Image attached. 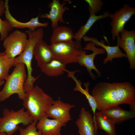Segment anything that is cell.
<instances>
[{"label": "cell", "mask_w": 135, "mask_h": 135, "mask_svg": "<svg viewBox=\"0 0 135 135\" xmlns=\"http://www.w3.org/2000/svg\"><path fill=\"white\" fill-rule=\"evenodd\" d=\"M84 50H91L93 53L87 54L85 51L83 50L78 57L77 62L81 66H84L86 68L90 76L93 80H95L96 76L92 72V70H94L96 72L99 76L101 75L100 72L96 68L94 63V60L96 56L98 54H104L106 52L103 48H96L95 44L93 42H90L83 48Z\"/></svg>", "instance_id": "obj_9"}, {"label": "cell", "mask_w": 135, "mask_h": 135, "mask_svg": "<svg viewBox=\"0 0 135 135\" xmlns=\"http://www.w3.org/2000/svg\"><path fill=\"white\" fill-rule=\"evenodd\" d=\"M27 32L29 37L26 47L22 54L14 58V64L15 66L18 63H23L27 68V77L24 87L26 93L34 88V84L39 76L35 78L32 76V62L34 46L37 42L43 39L44 36L42 32L38 29L33 30L28 29Z\"/></svg>", "instance_id": "obj_3"}, {"label": "cell", "mask_w": 135, "mask_h": 135, "mask_svg": "<svg viewBox=\"0 0 135 135\" xmlns=\"http://www.w3.org/2000/svg\"><path fill=\"white\" fill-rule=\"evenodd\" d=\"M135 14V8L126 4H124L122 7L114 12L110 13L109 17L111 20V33L113 40L120 36V33L124 29L125 24Z\"/></svg>", "instance_id": "obj_8"}, {"label": "cell", "mask_w": 135, "mask_h": 135, "mask_svg": "<svg viewBox=\"0 0 135 135\" xmlns=\"http://www.w3.org/2000/svg\"><path fill=\"white\" fill-rule=\"evenodd\" d=\"M117 37L120 47L125 52L131 70L135 68V30L125 29Z\"/></svg>", "instance_id": "obj_10"}, {"label": "cell", "mask_w": 135, "mask_h": 135, "mask_svg": "<svg viewBox=\"0 0 135 135\" xmlns=\"http://www.w3.org/2000/svg\"><path fill=\"white\" fill-rule=\"evenodd\" d=\"M66 67V64L54 59L40 68L41 72L46 75L55 77L64 74Z\"/></svg>", "instance_id": "obj_23"}, {"label": "cell", "mask_w": 135, "mask_h": 135, "mask_svg": "<svg viewBox=\"0 0 135 135\" xmlns=\"http://www.w3.org/2000/svg\"><path fill=\"white\" fill-rule=\"evenodd\" d=\"M33 56L40 68L54 59V55L50 46L43 39L37 42L33 50Z\"/></svg>", "instance_id": "obj_16"}, {"label": "cell", "mask_w": 135, "mask_h": 135, "mask_svg": "<svg viewBox=\"0 0 135 135\" xmlns=\"http://www.w3.org/2000/svg\"><path fill=\"white\" fill-rule=\"evenodd\" d=\"M75 124L80 135H96L93 116L84 108H81Z\"/></svg>", "instance_id": "obj_14"}, {"label": "cell", "mask_w": 135, "mask_h": 135, "mask_svg": "<svg viewBox=\"0 0 135 135\" xmlns=\"http://www.w3.org/2000/svg\"><path fill=\"white\" fill-rule=\"evenodd\" d=\"M75 71H70L68 72V76L71 78L75 82L76 85L74 88V91H78L82 94L84 95L88 100L89 104L91 107V110L93 114V120L95 128V133H97L98 128L97 126L95 120V114L97 109V105L96 101L94 97L89 92V86L90 83L88 82H84V84L85 89H83L82 86V83L80 80H78L74 76Z\"/></svg>", "instance_id": "obj_18"}, {"label": "cell", "mask_w": 135, "mask_h": 135, "mask_svg": "<svg viewBox=\"0 0 135 135\" xmlns=\"http://www.w3.org/2000/svg\"><path fill=\"white\" fill-rule=\"evenodd\" d=\"M38 122L37 120H34L25 128L19 127L18 130L20 135H44L40 131L37 130L36 125Z\"/></svg>", "instance_id": "obj_26"}, {"label": "cell", "mask_w": 135, "mask_h": 135, "mask_svg": "<svg viewBox=\"0 0 135 135\" xmlns=\"http://www.w3.org/2000/svg\"><path fill=\"white\" fill-rule=\"evenodd\" d=\"M28 41L27 34L16 30L8 35L3 41V46L6 56L14 58L24 51Z\"/></svg>", "instance_id": "obj_7"}, {"label": "cell", "mask_w": 135, "mask_h": 135, "mask_svg": "<svg viewBox=\"0 0 135 135\" xmlns=\"http://www.w3.org/2000/svg\"><path fill=\"white\" fill-rule=\"evenodd\" d=\"M85 1L88 3L89 7L95 14L101 10L104 4V2L101 0H85Z\"/></svg>", "instance_id": "obj_27"}, {"label": "cell", "mask_w": 135, "mask_h": 135, "mask_svg": "<svg viewBox=\"0 0 135 135\" xmlns=\"http://www.w3.org/2000/svg\"><path fill=\"white\" fill-rule=\"evenodd\" d=\"M14 58L8 57L4 52H0V81L6 80L10 68L14 66Z\"/></svg>", "instance_id": "obj_24"}, {"label": "cell", "mask_w": 135, "mask_h": 135, "mask_svg": "<svg viewBox=\"0 0 135 135\" xmlns=\"http://www.w3.org/2000/svg\"><path fill=\"white\" fill-rule=\"evenodd\" d=\"M66 125L57 120L49 119L46 115L38 120L36 126L44 135H61V128Z\"/></svg>", "instance_id": "obj_17"}, {"label": "cell", "mask_w": 135, "mask_h": 135, "mask_svg": "<svg viewBox=\"0 0 135 135\" xmlns=\"http://www.w3.org/2000/svg\"><path fill=\"white\" fill-rule=\"evenodd\" d=\"M99 112L108 117L116 124H120L135 118V112L124 110L118 106Z\"/></svg>", "instance_id": "obj_19"}, {"label": "cell", "mask_w": 135, "mask_h": 135, "mask_svg": "<svg viewBox=\"0 0 135 135\" xmlns=\"http://www.w3.org/2000/svg\"><path fill=\"white\" fill-rule=\"evenodd\" d=\"M24 109V107L15 111L4 108L2 116L0 117V133L5 132L7 135H13L18 129V124H22L24 126H27L32 123L34 120Z\"/></svg>", "instance_id": "obj_5"}, {"label": "cell", "mask_w": 135, "mask_h": 135, "mask_svg": "<svg viewBox=\"0 0 135 135\" xmlns=\"http://www.w3.org/2000/svg\"><path fill=\"white\" fill-rule=\"evenodd\" d=\"M95 120L98 128L104 130L108 135H116V124L108 117L99 112H97Z\"/></svg>", "instance_id": "obj_22"}, {"label": "cell", "mask_w": 135, "mask_h": 135, "mask_svg": "<svg viewBox=\"0 0 135 135\" xmlns=\"http://www.w3.org/2000/svg\"><path fill=\"white\" fill-rule=\"evenodd\" d=\"M5 82L4 80L0 81V87L4 84Z\"/></svg>", "instance_id": "obj_28"}, {"label": "cell", "mask_w": 135, "mask_h": 135, "mask_svg": "<svg viewBox=\"0 0 135 135\" xmlns=\"http://www.w3.org/2000/svg\"><path fill=\"white\" fill-rule=\"evenodd\" d=\"M66 4L64 1L61 4L59 0H53L49 4L50 10L48 13L42 14L40 16V17L50 19L53 28L58 26V22L64 23L65 22L63 18V14L66 10H69L68 8L65 6Z\"/></svg>", "instance_id": "obj_12"}, {"label": "cell", "mask_w": 135, "mask_h": 135, "mask_svg": "<svg viewBox=\"0 0 135 135\" xmlns=\"http://www.w3.org/2000/svg\"><path fill=\"white\" fill-rule=\"evenodd\" d=\"M74 35L70 28L64 26H58L53 28L50 38L51 44L71 41Z\"/></svg>", "instance_id": "obj_21"}, {"label": "cell", "mask_w": 135, "mask_h": 135, "mask_svg": "<svg viewBox=\"0 0 135 135\" xmlns=\"http://www.w3.org/2000/svg\"><path fill=\"white\" fill-rule=\"evenodd\" d=\"M74 106V105L65 103L58 99L54 100L46 114L48 117L52 118L66 124L72 120L70 112Z\"/></svg>", "instance_id": "obj_11"}, {"label": "cell", "mask_w": 135, "mask_h": 135, "mask_svg": "<svg viewBox=\"0 0 135 135\" xmlns=\"http://www.w3.org/2000/svg\"><path fill=\"white\" fill-rule=\"evenodd\" d=\"M50 46L54 59L66 65L77 62L78 57L83 50L81 41L72 40Z\"/></svg>", "instance_id": "obj_6"}, {"label": "cell", "mask_w": 135, "mask_h": 135, "mask_svg": "<svg viewBox=\"0 0 135 135\" xmlns=\"http://www.w3.org/2000/svg\"><path fill=\"white\" fill-rule=\"evenodd\" d=\"M0 135H7L6 133L5 132H2L0 133Z\"/></svg>", "instance_id": "obj_29"}, {"label": "cell", "mask_w": 135, "mask_h": 135, "mask_svg": "<svg viewBox=\"0 0 135 135\" xmlns=\"http://www.w3.org/2000/svg\"><path fill=\"white\" fill-rule=\"evenodd\" d=\"M23 104L34 120L38 121L46 113L54 100L38 86L26 93Z\"/></svg>", "instance_id": "obj_2"}, {"label": "cell", "mask_w": 135, "mask_h": 135, "mask_svg": "<svg viewBox=\"0 0 135 135\" xmlns=\"http://www.w3.org/2000/svg\"><path fill=\"white\" fill-rule=\"evenodd\" d=\"M91 95L95 99L97 109L105 110L115 106L127 104L135 112V88L130 83L100 82L92 88Z\"/></svg>", "instance_id": "obj_1"}, {"label": "cell", "mask_w": 135, "mask_h": 135, "mask_svg": "<svg viewBox=\"0 0 135 135\" xmlns=\"http://www.w3.org/2000/svg\"><path fill=\"white\" fill-rule=\"evenodd\" d=\"M5 10L4 2L0 0V41H1L4 40L14 28L7 20H3L1 18L0 16L5 14Z\"/></svg>", "instance_id": "obj_25"}, {"label": "cell", "mask_w": 135, "mask_h": 135, "mask_svg": "<svg viewBox=\"0 0 135 135\" xmlns=\"http://www.w3.org/2000/svg\"><path fill=\"white\" fill-rule=\"evenodd\" d=\"M83 40L86 42L89 41L94 43L96 46L102 47L106 52L107 56L103 60L104 64H106L109 61L112 62L114 58H127L125 53H123L120 50L119 44L117 42L116 46H110L107 45L104 43V41L101 40L100 41L94 37H92L86 36L82 38Z\"/></svg>", "instance_id": "obj_15"}, {"label": "cell", "mask_w": 135, "mask_h": 135, "mask_svg": "<svg viewBox=\"0 0 135 135\" xmlns=\"http://www.w3.org/2000/svg\"><path fill=\"white\" fill-rule=\"evenodd\" d=\"M88 8L90 17L85 24L81 26L74 34V38L76 40L81 41L83 37L86 35L93 24L97 20L109 17L110 13L108 11L106 10L102 14L96 16L90 8L89 7Z\"/></svg>", "instance_id": "obj_20"}, {"label": "cell", "mask_w": 135, "mask_h": 135, "mask_svg": "<svg viewBox=\"0 0 135 135\" xmlns=\"http://www.w3.org/2000/svg\"><path fill=\"white\" fill-rule=\"evenodd\" d=\"M24 64L19 62L15 66L12 73L6 79L4 87L0 91V101L5 100L14 94L23 100L26 96L24 87L27 75Z\"/></svg>", "instance_id": "obj_4"}, {"label": "cell", "mask_w": 135, "mask_h": 135, "mask_svg": "<svg viewBox=\"0 0 135 135\" xmlns=\"http://www.w3.org/2000/svg\"><path fill=\"white\" fill-rule=\"evenodd\" d=\"M8 0H5L4 4L5 8V16L6 20L11 25L13 28H28L32 30H34L38 27H46L48 25V22H40L38 20L39 16L36 17L32 18L27 22H24L18 20L13 17L11 14L9 8Z\"/></svg>", "instance_id": "obj_13"}]
</instances>
